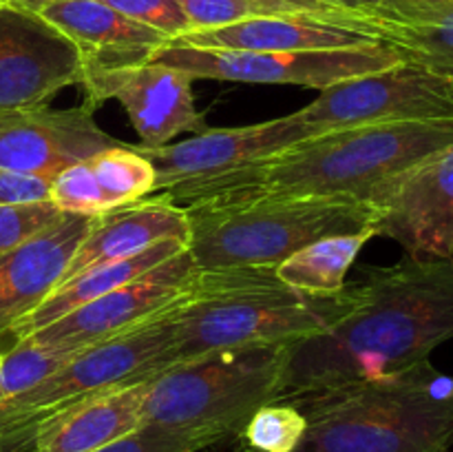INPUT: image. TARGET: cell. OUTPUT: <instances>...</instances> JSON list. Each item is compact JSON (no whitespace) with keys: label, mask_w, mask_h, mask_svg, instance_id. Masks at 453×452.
Instances as JSON below:
<instances>
[{"label":"cell","mask_w":453,"mask_h":452,"mask_svg":"<svg viewBox=\"0 0 453 452\" xmlns=\"http://www.w3.org/2000/svg\"><path fill=\"white\" fill-rule=\"evenodd\" d=\"M341 322L292 341L279 399L405 370L453 337V257L367 266Z\"/></svg>","instance_id":"1"},{"label":"cell","mask_w":453,"mask_h":452,"mask_svg":"<svg viewBox=\"0 0 453 452\" xmlns=\"http://www.w3.org/2000/svg\"><path fill=\"white\" fill-rule=\"evenodd\" d=\"M453 142V120L365 124L305 137L195 195L264 193L372 204L403 173ZM186 202V204H190Z\"/></svg>","instance_id":"2"},{"label":"cell","mask_w":453,"mask_h":452,"mask_svg":"<svg viewBox=\"0 0 453 452\" xmlns=\"http://www.w3.org/2000/svg\"><path fill=\"white\" fill-rule=\"evenodd\" d=\"M308 421L295 452H449L453 375L429 359L405 370L279 399Z\"/></svg>","instance_id":"3"},{"label":"cell","mask_w":453,"mask_h":452,"mask_svg":"<svg viewBox=\"0 0 453 452\" xmlns=\"http://www.w3.org/2000/svg\"><path fill=\"white\" fill-rule=\"evenodd\" d=\"M358 304V286L305 292L277 277L274 266L199 270L175 308V357L186 362L219 348L281 344L319 335Z\"/></svg>","instance_id":"4"},{"label":"cell","mask_w":453,"mask_h":452,"mask_svg":"<svg viewBox=\"0 0 453 452\" xmlns=\"http://www.w3.org/2000/svg\"><path fill=\"white\" fill-rule=\"evenodd\" d=\"M188 251L202 270L277 266L327 235L374 229L372 204L339 198L233 193L195 199Z\"/></svg>","instance_id":"5"},{"label":"cell","mask_w":453,"mask_h":452,"mask_svg":"<svg viewBox=\"0 0 453 452\" xmlns=\"http://www.w3.org/2000/svg\"><path fill=\"white\" fill-rule=\"evenodd\" d=\"M292 341L219 348L173 363L150 379L142 424L239 434L252 412L277 401Z\"/></svg>","instance_id":"6"},{"label":"cell","mask_w":453,"mask_h":452,"mask_svg":"<svg viewBox=\"0 0 453 452\" xmlns=\"http://www.w3.org/2000/svg\"><path fill=\"white\" fill-rule=\"evenodd\" d=\"M175 308L144 326L80 350L42 384L18 397L3 399L0 406L16 417H44L100 390L153 379L177 363Z\"/></svg>","instance_id":"7"},{"label":"cell","mask_w":453,"mask_h":452,"mask_svg":"<svg viewBox=\"0 0 453 452\" xmlns=\"http://www.w3.org/2000/svg\"><path fill=\"white\" fill-rule=\"evenodd\" d=\"M153 60L181 69L193 80L292 84L323 91L341 80L389 69L403 62V56L385 43L321 51H234L168 43Z\"/></svg>","instance_id":"8"},{"label":"cell","mask_w":453,"mask_h":452,"mask_svg":"<svg viewBox=\"0 0 453 452\" xmlns=\"http://www.w3.org/2000/svg\"><path fill=\"white\" fill-rule=\"evenodd\" d=\"M312 136H319L317 129L303 122L299 113H290L248 127L203 129L181 142L157 149L135 146V151L153 164L157 177L153 193L184 207L215 182Z\"/></svg>","instance_id":"9"},{"label":"cell","mask_w":453,"mask_h":452,"mask_svg":"<svg viewBox=\"0 0 453 452\" xmlns=\"http://www.w3.org/2000/svg\"><path fill=\"white\" fill-rule=\"evenodd\" d=\"M296 113L317 133L365 124L453 120V82L403 60L389 69L341 80Z\"/></svg>","instance_id":"10"},{"label":"cell","mask_w":453,"mask_h":452,"mask_svg":"<svg viewBox=\"0 0 453 452\" xmlns=\"http://www.w3.org/2000/svg\"><path fill=\"white\" fill-rule=\"evenodd\" d=\"M199 270L202 269L186 248L133 282L71 310L69 315L27 337L40 344L62 346L80 353L88 346L144 326L150 319L175 308L193 291Z\"/></svg>","instance_id":"11"},{"label":"cell","mask_w":453,"mask_h":452,"mask_svg":"<svg viewBox=\"0 0 453 452\" xmlns=\"http://www.w3.org/2000/svg\"><path fill=\"white\" fill-rule=\"evenodd\" d=\"M80 82L78 47L40 12L0 3V113L44 106Z\"/></svg>","instance_id":"12"},{"label":"cell","mask_w":453,"mask_h":452,"mask_svg":"<svg viewBox=\"0 0 453 452\" xmlns=\"http://www.w3.org/2000/svg\"><path fill=\"white\" fill-rule=\"evenodd\" d=\"M374 208L376 238L401 244L407 257H453V142L392 182Z\"/></svg>","instance_id":"13"},{"label":"cell","mask_w":453,"mask_h":452,"mask_svg":"<svg viewBox=\"0 0 453 452\" xmlns=\"http://www.w3.org/2000/svg\"><path fill=\"white\" fill-rule=\"evenodd\" d=\"M188 74L150 60L131 69L88 74L82 78L87 105L118 100L127 111L144 149L168 144L181 133L203 131V115L195 105Z\"/></svg>","instance_id":"14"},{"label":"cell","mask_w":453,"mask_h":452,"mask_svg":"<svg viewBox=\"0 0 453 452\" xmlns=\"http://www.w3.org/2000/svg\"><path fill=\"white\" fill-rule=\"evenodd\" d=\"M122 144L102 131L87 102L73 109H35L0 113V168L22 175L53 177L71 164Z\"/></svg>","instance_id":"15"},{"label":"cell","mask_w":453,"mask_h":452,"mask_svg":"<svg viewBox=\"0 0 453 452\" xmlns=\"http://www.w3.org/2000/svg\"><path fill=\"white\" fill-rule=\"evenodd\" d=\"M96 217L62 213L60 220L0 255V337L34 313L62 282Z\"/></svg>","instance_id":"16"},{"label":"cell","mask_w":453,"mask_h":452,"mask_svg":"<svg viewBox=\"0 0 453 452\" xmlns=\"http://www.w3.org/2000/svg\"><path fill=\"white\" fill-rule=\"evenodd\" d=\"M199 49H234V51H321V49L365 47L380 43L367 27L363 13L348 16H290L252 18L215 29H199L173 40Z\"/></svg>","instance_id":"17"},{"label":"cell","mask_w":453,"mask_h":452,"mask_svg":"<svg viewBox=\"0 0 453 452\" xmlns=\"http://www.w3.org/2000/svg\"><path fill=\"white\" fill-rule=\"evenodd\" d=\"M40 16L78 47L82 78L146 65L171 43L159 31L131 20L102 0H62L40 9Z\"/></svg>","instance_id":"18"},{"label":"cell","mask_w":453,"mask_h":452,"mask_svg":"<svg viewBox=\"0 0 453 452\" xmlns=\"http://www.w3.org/2000/svg\"><path fill=\"white\" fill-rule=\"evenodd\" d=\"M150 379L100 390L47 412L35 425V452H96L142 425Z\"/></svg>","instance_id":"19"},{"label":"cell","mask_w":453,"mask_h":452,"mask_svg":"<svg viewBox=\"0 0 453 452\" xmlns=\"http://www.w3.org/2000/svg\"><path fill=\"white\" fill-rule=\"evenodd\" d=\"M155 168L135 146L118 144L71 164L53 177L51 202L62 213L100 217L155 191Z\"/></svg>","instance_id":"20"},{"label":"cell","mask_w":453,"mask_h":452,"mask_svg":"<svg viewBox=\"0 0 453 452\" xmlns=\"http://www.w3.org/2000/svg\"><path fill=\"white\" fill-rule=\"evenodd\" d=\"M188 235L190 222L184 208L159 195L115 208L96 217L91 230L69 261L62 282L106 261L135 255L157 242L180 239L188 244Z\"/></svg>","instance_id":"21"},{"label":"cell","mask_w":453,"mask_h":452,"mask_svg":"<svg viewBox=\"0 0 453 452\" xmlns=\"http://www.w3.org/2000/svg\"><path fill=\"white\" fill-rule=\"evenodd\" d=\"M363 18L403 60L453 82V0H388Z\"/></svg>","instance_id":"22"},{"label":"cell","mask_w":453,"mask_h":452,"mask_svg":"<svg viewBox=\"0 0 453 452\" xmlns=\"http://www.w3.org/2000/svg\"><path fill=\"white\" fill-rule=\"evenodd\" d=\"M186 248H188L186 242H180V239H166V242L153 244V246L144 248V251L135 253V255L131 257L106 261V264L96 266V269L84 270V273L58 284V286L49 292L47 300H44L34 313L27 315L20 323H16L9 335L13 337V341L22 339V337L31 335V332L53 323L56 319L69 315L71 310L80 308V306L88 304V301L97 300V297L106 295V292L133 282L135 277L144 275L146 270L155 269V266L164 264V261L171 260V257L180 255Z\"/></svg>","instance_id":"23"},{"label":"cell","mask_w":453,"mask_h":452,"mask_svg":"<svg viewBox=\"0 0 453 452\" xmlns=\"http://www.w3.org/2000/svg\"><path fill=\"white\" fill-rule=\"evenodd\" d=\"M376 238L374 229L358 233L327 235L308 244L295 255L274 266L277 277L288 286L305 292H339L345 288V275L357 261L358 253Z\"/></svg>","instance_id":"24"},{"label":"cell","mask_w":453,"mask_h":452,"mask_svg":"<svg viewBox=\"0 0 453 452\" xmlns=\"http://www.w3.org/2000/svg\"><path fill=\"white\" fill-rule=\"evenodd\" d=\"M73 355V350L62 346L40 344V341L22 337L13 341L9 350L0 353V388L4 399L18 397L34 386L42 384L47 377L60 370Z\"/></svg>","instance_id":"25"},{"label":"cell","mask_w":453,"mask_h":452,"mask_svg":"<svg viewBox=\"0 0 453 452\" xmlns=\"http://www.w3.org/2000/svg\"><path fill=\"white\" fill-rule=\"evenodd\" d=\"M193 31L228 27L252 18L290 16V13H319V16H348L345 13H321L292 0H180Z\"/></svg>","instance_id":"26"},{"label":"cell","mask_w":453,"mask_h":452,"mask_svg":"<svg viewBox=\"0 0 453 452\" xmlns=\"http://www.w3.org/2000/svg\"><path fill=\"white\" fill-rule=\"evenodd\" d=\"M308 421L299 408L288 401H273L252 412L242 428L243 446L257 452H295L303 439Z\"/></svg>","instance_id":"27"},{"label":"cell","mask_w":453,"mask_h":452,"mask_svg":"<svg viewBox=\"0 0 453 452\" xmlns=\"http://www.w3.org/2000/svg\"><path fill=\"white\" fill-rule=\"evenodd\" d=\"M224 441L219 434L197 433V430L164 428L155 424H142L127 437L109 443L96 452H199Z\"/></svg>","instance_id":"28"},{"label":"cell","mask_w":453,"mask_h":452,"mask_svg":"<svg viewBox=\"0 0 453 452\" xmlns=\"http://www.w3.org/2000/svg\"><path fill=\"white\" fill-rule=\"evenodd\" d=\"M60 217L62 211L51 199L29 204H0V255L29 242L31 238L56 224Z\"/></svg>","instance_id":"29"},{"label":"cell","mask_w":453,"mask_h":452,"mask_svg":"<svg viewBox=\"0 0 453 452\" xmlns=\"http://www.w3.org/2000/svg\"><path fill=\"white\" fill-rule=\"evenodd\" d=\"M102 3L128 16L131 20L159 31L171 43L193 31L180 0H102Z\"/></svg>","instance_id":"30"},{"label":"cell","mask_w":453,"mask_h":452,"mask_svg":"<svg viewBox=\"0 0 453 452\" xmlns=\"http://www.w3.org/2000/svg\"><path fill=\"white\" fill-rule=\"evenodd\" d=\"M53 180L0 168V204H29L51 199Z\"/></svg>","instance_id":"31"},{"label":"cell","mask_w":453,"mask_h":452,"mask_svg":"<svg viewBox=\"0 0 453 452\" xmlns=\"http://www.w3.org/2000/svg\"><path fill=\"white\" fill-rule=\"evenodd\" d=\"M42 417H16L0 406V452L34 450L35 425Z\"/></svg>","instance_id":"32"},{"label":"cell","mask_w":453,"mask_h":452,"mask_svg":"<svg viewBox=\"0 0 453 452\" xmlns=\"http://www.w3.org/2000/svg\"><path fill=\"white\" fill-rule=\"evenodd\" d=\"M326 3L334 4V7H341V9H348V12H370V9H376L380 7L383 3H388V0H326Z\"/></svg>","instance_id":"33"},{"label":"cell","mask_w":453,"mask_h":452,"mask_svg":"<svg viewBox=\"0 0 453 452\" xmlns=\"http://www.w3.org/2000/svg\"><path fill=\"white\" fill-rule=\"evenodd\" d=\"M292 3L305 4V7L314 9V12H321V13H345V12H348V9L334 7V4L326 3V0H292Z\"/></svg>","instance_id":"34"},{"label":"cell","mask_w":453,"mask_h":452,"mask_svg":"<svg viewBox=\"0 0 453 452\" xmlns=\"http://www.w3.org/2000/svg\"><path fill=\"white\" fill-rule=\"evenodd\" d=\"M0 3L16 4V7H22V9H31V12H40V9H44V7H47V4H53V3H62V0H0Z\"/></svg>","instance_id":"35"},{"label":"cell","mask_w":453,"mask_h":452,"mask_svg":"<svg viewBox=\"0 0 453 452\" xmlns=\"http://www.w3.org/2000/svg\"><path fill=\"white\" fill-rule=\"evenodd\" d=\"M234 452H257V450H252V448L243 446V448H239V450H234Z\"/></svg>","instance_id":"36"},{"label":"cell","mask_w":453,"mask_h":452,"mask_svg":"<svg viewBox=\"0 0 453 452\" xmlns=\"http://www.w3.org/2000/svg\"><path fill=\"white\" fill-rule=\"evenodd\" d=\"M3 399H4V394H3V388H0V401H3Z\"/></svg>","instance_id":"37"},{"label":"cell","mask_w":453,"mask_h":452,"mask_svg":"<svg viewBox=\"0 0 453 452\" xmlns=\"http://www.w3.org/2000/svg\"><path fill=\"white\" fill-rule=\"evenodd\" d=\"M432 3H438V0H432Z\"/></svg>","instance_id":"38"},{"label":"cell","mask_w":453,"mask_h":452,"mask_svg":"<svg viewBox=\"0 0 453 452\" xmlns=\"http://www.w3.org/2000/svg\"><path fill=\"white\" fill-rule=\"evenodd\" d=\"M31 452H35V450H31Z\"/></svg>","instance_id":"39"},{"label":"cell","mask_w":453,"mask_h":452,"mask_svg":"<svg viewBox=\"0 0 453 452\" xmlns=\"http://www.w3.org/2000/svg\"><path fill=\"white\" fill-rule=\"evenodd\" d=\"M0 353H3V350H0Z\"/></svg>","instance_id":"40"}]
</instances>
